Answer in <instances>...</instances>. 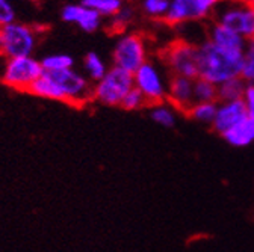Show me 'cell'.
Here are the masks:
<instances>
[{"label":"cell","instance_id":"cell-1","mask_svg":"<svg viewBox=\"0 0 254 252\" xmlns=\"http://www.w3.org/2000/svg\"><path fill=\"white\" fill-rule=\"evenodd\" d=\"M244 51L221 49L207 40L198 46V79L216 86L241 77Z\"/></svg>","mask_w":254,"mask_h":252},{"label":"cell","instance_id":"cell-2","mask_svg":"<svg viewBox=\"0 0 254 252\" xmlns=\"http://www.w3.org/2000/svg\"><path fill=\"white\" fill-rule=\"evenodd\" d=\"M162 60L171 76L198 79V46L177 40L162 51Z\"/></svg>","mask_w":254,"mask_h":252},{"label":"cell","instance_id":"cell-3","mask_svg":"<svg viewBox=\"0 0 254 252\" xmlns=\"http://www.w3.org/2000/svg\"><path fill=\"white\" fill-rule=\"evenodd\" d=\"M135 88L133 74L112 67L92 86V99L105 106H121L124 97Z\"/></svg>","mask_w":254,"mask_h":252},{"label":"cell","instance_id":"cell-4","mask_svg":"<svg viewBox=\"0 0 254 252\" xmlns=\"http://www.w3.org/2000/svg\"><path fill=\"white\" fill-rule=\"evenodd\" d=\"M213 20L232 29L247 43L254 41V2L219 3Z\"/></svg>","mask_w":254,"mask_h":252},{"label":"cell","instance_id":"cell-5","mask_svg":"<svg viewBox=\"0 0 254 252\" xmlns=\"http://www.w3.org/2000/svg\"><path fill=\"white\" fill-rule=\"evenodd\" d=\"M114 67L135 74L148 60L147 43L141 34H124L118 38L114 49Z\"/></svg>","mask_w":254,"mask_h":252},{"label":"cell","instance_id":"cell-6","mask_svg":"<svg viewBox=\"0 0 254 252\" xmlns=\"http://www.w3.org/2000/svg\"><path fill=\"white\" fill-rule=\"evenodd\" d=\"M41 62L35 57H15L5 59L2 68V82L12 89L29 92L34 85L43 76Z\"/></svg>","mask_w":254,"mask_h":252},{"label":"cell","instance_id":"cell-7","mask_svg":"<svg viewBox=\"0 0 254 252\" xmlns=\"http://www.w3.org/2000/svg\"><path fill=\"white\" fill-rule=\"evenodd\" d=\"M218 5L216 0H171L164 21L179 27L186 23L209 20L215 15Z\"/></svg>","mask_w":254,"mask_h":252},{"label":"cell","instance_id":"cell-8","mask_svg":"<svg viewBox=\"0 0 254 252\" xmlns=\"http://www.w3.org/2000/svg\"><path fill=\"white\" fill-rule=\"evenodd\" d=\"M135 88L142 94L150 106L167 101L168 82L161 67L154 62L147 60L145 64L133 74Z\"/></svg>","mask_w":254,"mask_h":252},{"label":"cell","instance_id":"cell-9","mask_svg":"<svg viewBox=\"0 0 254 252\" xmlns=\"http://www.w3.org/2000/svg\"><path fill=\"white\" fill-rule=\"evenodd\" d=\"M2 30L5 59L32 56L37 47V29L24 23H12Z\"/></svg>","mask_w":254,"mask_h":252},{"label":"cell","instance_id":"cell-10","mask_svg":"<svg viewBox=\"0 0 254 252\" xmlns=\"http://www.w3.org/2000/svg\"><path fill=\"white\" fill-rule=\"evenodd\" d=\"M58 83L62 97L70 104H85L92 99V86L89 80L76 70H64L58 73H49Z\"/></svg>","mask_w":254,"mask_h":252},{"label":"cell","instance_id":"cell-11","mask_svg":"<svg viewBox=\"0 0 254 252\" xmlns=\"http://www.w3.org/2000/svg\"><path fill=\"white\" fill-rule=\"evenodd\" d=\"M247 116H248L247 109L242 100L218 103L216 115L212 122V129L222 136L233 127H236V125L242 122Z\"/></svg>","mask_w":254,"mask_h":252},{"label":"cell","instance_id":"cell-12","mask_svg":"<svg viewBox=\"0 0 254 252\" xmlns=\"http://www.w3.org/2000/svg\"><path fill=\"white\" fill-rule=\"evenodd\" d=\"M167 101L176 107L177 112L188 113L195 104L194 99V80L186 77L171 76L168 82V96Z\"/></svg>","mask_w":254,"mask_h":252},{"label":"cell","instance_id":"cell-13","mask_svg":"<svg viewBox=\"0 0 254 252\" xmlns=\"http://www.w3.org/2000/svg\"><path fill=\"white\" fill-rule=\"evenodd\" d=\"M61 17L65 23L77 24L83 32L88 34L95 32L102 26V15L82 3L65 5L61 11Z\"/></svg>","mask_w":254,"mask_h":252},{"label":"cell","instance_id":"cell-14","mask_svg":"<svg viewBox=\"0 0 254 252\" xmlns=\"http://www.w3.org/2000/svg\"><path fill=\"white\" fill-rule=\"evenodd\" d=\"M206 40L221 49L232 51H244L247 47V41L242 37L215 20L206 27Z\"/></svg>","mask_w":254,"mask_h":252},{"label":"cell","instance_id":"cell-15","mask_svg":"<svg viewBox=\"0 0 254 252\" xmlns=\"http://www.w3.org/2000/svg\"><path fill=\"white\" fill-rule=\"evenodd\" d=\"M232 147H248L254 142V118L247 116L236 127L222 135Z\"/></svg>","mask_w":254,"mask_h":252},{"label":"cell","instance_id":"cell-16","mask_svg":"<svg viewBox=\"0 0 254 252\" xmlns=\"http://www.w3.org/2000/svg\"><path fill=\"white\" fill-rule=\"evenodd\" d=\"M29 92L34 94V96H37V97H41V99L64 101L62 92H61L58 83L53 80V77L49 73H43V76L34 85H32Z\"/></svg>","mask_w":254,"mask_h":252},{"label":"cell","instance_id":"cell-17","mask_svg":"<svg viewBox=\"0 0 254 252\" xmlns=\"http://www.w3.org/2000/svg\"><path fill=\"white\" fill-rule=\"evenodd\" d=\"M150 118L157 125H162V127L170 129V127H174V125H176L177 110L168 101H162V103L153 104L150 107Z\"/></svg>","mask_w":254,"mask_h":252},{"label":"cell","instance_id":"cell-18","mask_svg":"<svg viewBox=\"0 0 254 252\" xmlns=\"http://www.w3.org/2000/svg\"><path fill=\"white\" fill-rule=\"evenodd\" d=\"M245 88H247V83L241 77L221 83L218 86V103L242 100Z\"/></svg>","mask_w":254,"mask_h":252},{"label":"cell","instance_id":"cell-19","mask_svg":"<svg viewBox=\"0 0 254 252\" xmlns=\"http://www.w3.org/2000/svg\"><path fill=\"white\" fill-rule=\"evenodd\" d=\"M83 70L88 76V80H92L95 83L100 82L108 73V67L105 64V60L94 51L88 53L83 57Z\"/></svg>","mask_w":254,"mask_h":252},{"label":"cell","instance_id":"cell-20","mask_svg":"<svg viewBox=\"0 0 254 252\" xmlns=\"http://www.w3.org/2000/svg\"><path fill=\"white\" fill-rule=\"evenodd\" d=\"M41 67L44 73H58L64 70H71L74 67V59L65 53H56L44 56L41 60Z\"/></svg>","mask_w":254,"mask_h":252},{"label":"cell","instance_id":"cell-21","mask_svg":"<svg viewBox=\"0 0 254 252\" xmlns=\"http://www.w3.org/2000/svg\"><path fill=\"white\" fill-rule=\"evenodd\" d=\"M194 99L195 103H218V86L203 80H194Z\"/></svg>","mask_w":254,"mask_h":252},{"label":"cell","instance_id":"cell-22","mask_svg":"<svg viewBox=\"0 0 254 252\" xmlns=\"http://www.w3.org/2000/svg\"><path fill=\"white\" fill-rule=\"evenodd\" d=\"M80 3L94 9L95 12H99L102 17H111V18H114L124 6L121 0H83Z\"/></svg>","mask_w":254,"mask_h":252},{"label":"cell","instance_id":"cell-23","mask_svg":"<svg viewBox=\"0 0 254 252\" xmlns=\"http://www.w3.org/2000/svg\"><path fill=\"white\" fill-rule=\"evenodd\" d=\"M216 109H218V103H195L186 115L197 122L212 125L216 115Z\"/></svg>","mask_w":254,"mask_h":252},{"label":"cell","instance_id":"cell-24","mask_svg":"<svg viewBox=\"0 0 254 252\" xmlns=\"http://www.w3.org/2000/svg\"><path fill=\"white\" fill-rule=\"evenodd\" d=\"M171 0H144L141 2V12L151 20H164Z\"/></svg>","mask_w":254,"mask_h":252},{"label":"cell","instance_id":"cell-25","mask_svg":"<svg viewBox=\"0 0 254 252\" xmlns=\"http://www.w3.org/2000/svg\"><path fill=\"white\" fill-rule=\"evenodd\" d=\"M241 79L247 85H254V41L247 43V47L244 50Z\"/></svg>","mask_w":254,"mask_h":252},{"label":"cell","instance_id":"cell-26","mask_svg":"<svg viewBox=\"0 0 254 252\" xmlns=\"http://www.w3.org/2000/svg\"><path fill=\"white\" fill-rule=\"evenodd\" d=\"M147 104H148L147 100L144 99V96H142V94L136 88H133L124 97V100L121 101V107L126 109V110H138V109H142Z\"/></svg>","mask_w":254,"mask_h":252},{"label":"cell","instance_id":"cell-27","mask_svg":"<svg viewBox=\"0 0 254 252\" xmlns=\"http://www.w3.org/2000/svg\"><path fill=\"white\" fill-rule=\"evenodd\" d=\"M17 21L15 8L8 0H0V29H3Z\"/></svg>","mask_w":254,"mask_h":252},{"label":"cell","instance_id":"cell-28","mask_svg":"<svg viewBox=\"0 0 254 252\" xmlns=\"http://www.w3.org/2000/svg\"><path fill=\"white\" fill-rule=\"evenodd\" d=\"M133 17H135V8L132 6H123L120 9V12L112 18L114 20V26H117L118 29L127 26L130 21H133Z\"/></svg>","mask_w":254,"mask_h":252},{"label":"cell","instance_id":"cell-29","mask_svg":"<svg viewBox=\"0 0 254 252\" xmlns=\"http://www.w3.org/2000/svg\"><path fill=\"white\" fill-rule=\"evenodd\" d=\"M242 101L247 109V115L250 118H254V85H247Z\"/></svg>","mask_w":254,"mask_h":252},{"label":"cell","instance_id":"cell-30","mask_svg":"<svg viewBox=\"0 0 254 252\" xmlns=\"http://www.w3.org/2000/svg\"><path fill=\"white\" fill-rule=\"evenodd\" d=\"M0 57H5V56H3V40H2V30H0Z\"/></svg>","mask_w":254,"mask_h":252}]
</instances>
